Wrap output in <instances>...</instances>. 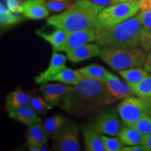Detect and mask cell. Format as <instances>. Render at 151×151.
<instances>
[{
    "instance_id": "8",
    "label": "cell",
    "mask_w": 151,
    "mask_h": 151,
    "mask_svg": "<svg viewBox=\"0 0 151 151\" xmlns=\"http://www.w3.org/2000/svg\"><path fill=\"white\" fill-rule=\"evenodd\" d=\"M118 115L113 109L101 113L96 119L92 127L100 134L118 136L122 129Z\"/></svg>"
},
{
    "instance_id": "29",
    "label": "cell",
    "mask_w": 151,
    "mask_h": 151,
    "mask_svg": "<svg viewBox=\"0 0 151 151\" xmlns=\"http://www.w3.org/2000/svg\"><path fill=\"white\" fill-rule=\"evenodd\" d=\"M30 105L35 109L36 112L42 115H45L48 109L52 108L48 104L46 100L43 99V97H41L39 96L32 97Z\"/></svg>"
},
{
    "instance_id": "39",
    "label": "cell",
    "mask_w": 151,
    "mask_h": 151,
    "mask_svg": "<svg viewBox=\"0 0 151 151\" xmlns=\"http://www.w3.org/2000/svg\"><path fill=\"white\" fill-rule=\"evenodd\" d=\"M139 0H116V2L120 3V2H139Z\"/></svg>"
},
{
    "instance_id": "7",
    "label": "cell",
    "mask_w": 151,
    "mask_h": 151,
    "mask_svg": "<svg viewBox=\"0 0 151 151\" xmlns=\"http://www.w3.org/2000/svg\"><path fill=\"white\" fill-rule=\"evenodd\" d=\"M53 139L54 146L57 150H80L79 130L74 124L65 123Z\"/></svg>"
},
{
    "instance_id": "34",
    "label": "cell",
    "mask_w": 151,
    "mask_h": 151,
    "mask_svg": "<svg viewBox=\"0 0 151 151\" xmlns=\"http://www.w3.org/2000/svg\"><path fill=\"white\" fill-rule=\"evenodd\" d=\"M122 151H146V149L143 145H135L123 146Z\"/></svg>"
},
{
    "instance_id": "31",
    "label": "cell",
    "mask_w": 151,
    "mask_h": 151,
    "mask_svg": "<svg viewBox=\"0 0 151 151\" xmlns=\"http://www.w3.org/2000/svg\"><path fill=\"white\" fill-rule=\"evenodd\" d=\"M140 46L146 52H151V29L143 28L141 33Z\"/></svg>"
},
{
    "instance_id": "19",
    "label": "cell",
    "mask_w": 151,
    "mask_h": 151,
    "mask_svg": "<svg viewBox=\"0 0 151 151\" xmlns=\"http://www.w3.org/2000/svg\"><path fill=\"white\" fill-rule=\"evenodd\" d=\"M68 33L65 30L56 27V29L51 33H46L41 30H37L36 34L51 44L55 50L60 51L64 43H65L68 36Z\"/></svg>"
},
{
    "instance_id": "33",
    "label": "cell",
    "mask_w": 151,
    "mask_h": 151,
    "mask_svg": "<svg viewBox=\"0 0 151 151\" xmlns=\"http://www.w3.org/2000/svg\"><path fill=\"white\" fill-rule=\"evenodd\" d=\"M138 16L142 22L143 27L151 29V10L141 11Z\"/></svg>"
},
{
    "instance_id": "13",
    "label": "cell",
    "mask_w": 151,
    "mask_h": 151,
    "mask_svg": "<svg viewBox=\"0 0 151 151\" xmlns=\"http://www.w3.org/2000/svg\"><path fill=\"white\" fill-rule=\"evenodd\" d=\"M105 84L109 92L116 101L131 97L134 94L131 86L113 73L106 81Z\"/></svg>"
},
{
    "instance_id": "22",
    "label": "cell",
    "mask_w": 151,
    "mask_h": 151,
    "mask_svg": "<svg viewBox=\"0 0 151 151\" xmlns=\"http://www.w3.org/2000/svg\"><path fill=\"white\" fill-rule=\"evenodd\" d=\"M84 77L79 70H73L69 68H65L60 71L58 74L54 76L50 81H58L67 85L76 86L83 79Z\"/></svg>"
},
{
    "instance_id": "32",
    "label": "cell",
    "mask_w": 151,
    "mask_h": 151,
    "mask_svg": "<svg viewBox=\"0 0 151 151\" xmlns=\"http://www.w3.org/2000/svg\"><path fill=\"white\" fill-rule=\"evenodd\" d=\"M8 9L13 13L22 14V0H6Z\"/></svg>"
},
{
    "instance_id": "3",
    "label": "cell",
    "mask_w": 151,
    "mask_h": 151,
    "mask_svg": "<svg viewBox=\"0 0 151 151\" xmlns=\"http://www.w3.org/2000/svg\"><path fill=\"white\" fill-rule=\"evenodd\" d=\"M143 28L139 16L112 26H102L97 30V42L101 47L131 48L140 46Z\"/></svg>"
},
{
    "instance_id": "27",
    "label": "cell",
    "mask_w": 151,
    "mask_h": 151,
    "mask_svg": "<svg viewBox=\"0 0 151 151\" xmlns=\"http://www.w3.org/2000/svg\"><path fill=\"white\" fill-rule=\"evenodd\" d=\"M131 127L135 128L142 134L147 136L151 134V115L147 114L137 120Z\"/></svg>"
},
{
    "instance_id": "20",
    "label": "cell",
    "mask_w": 151,
    "mask_h": 151,
    "mask_svg": "<svg viewBox=\"0 0 151 151\" xmlns=\"http://www.w3.org/2000/svg\"><path fill=\"white\" fill-rule=\"evenodd\" d=\"M118 137L123 144L126 146L142 145L145 139V136L140 132L128 125H125V127L122 128Z\"/></svg>"
},
{
    "instance_id": "11",
    "label": "cell",
    "mask_w": 151,
    "mask_h": 151,
    "mask_svg": "<svg viewBox=\"0 0 151 151\" xmlns=\"http://www.w3.org/2000/svg\"><path fill=\"white\" fill-rule=\"evenodd\" d=\"M96 40H97L96 29H86L69 32L67 40L62 47L60 51H65L67 52L73 48L92 41H96Z\"/></svg>"
},
{
    "instance_id": "25",
    "label": "cell",
    "mask_w": 151,
    "mask_h": 151,
    "mask_svg": "<svg viewBox=\"0 0 151 151\" xmlns=\"http://www.w3.org/2000/svg\"><path fill=\"white\" fill-rule=\"evenodd\" d=\"M134 94L143 99H151V76L146 78L139 83L131 86Z\"/></svg>"
},
{
    "instance_id": "1",
    "label": "cell",
    "mask_w": 151,
    "mask_h": 151,
    "mask_svg": "<svg viewBox=\"0 0 151 151\" xmlns=\"http://www.w3.org/2000/svg\"><path fill=\"white\" fill-rule=\"evenodd\" d=\"M116 101L109 92L104 82L83 78L73 87L72 91L66 98L62 107L72 114L82 115Z\"/></svg>"
},
{
    "instance_id": "9",
    "label": "cell",
    "mask_w": 151,
    "mask_h": 151,
    "mask_svg": "<svg viewBox=\"0 0 151 151\" xmlns=\"http://www.w3.org/2000/svg\"><path fill=\"white\" fill-rule=\"evenodd\" d=\"M72 90L73 87L65 85L48 84L46 83L40 88L43 98L52 107L62 104Z\"/></svg>"
},
{
    "instance_id": "36",
    "label": "cell",
    "mask_w": 151,
    "mask_h": 151,
    "mask_svg": "<svg viewBox=\"0 0 151 151\" xmlns=\"http://www.w3.org/2000/svg\"><path fill=\"white\" fill-rule=\"evenodd\" d=\"M139 4L141 11L151 10V0H139Z\"/></svg>"
},
{
    "instance_id": "38",
    "label": "cell",
    "mask_w": 151,
    "mask_h": 151,
    "mask_svg": "<svg viewBox=\"0 0 151 151\" xmlns=\"http://www.w3.org/2000/svg\"><path fill=\"white\" fill-rule=\"evenodd\" d=\"M143 67H144V69H146L147 71L151 73V52H148V53H147L146 60L144 65H143Z\"/></svg>"
},
{
    "instance_id": "37",
    "label": "cell",
    "mask_w": 151,
    "mask_h": 151,
    "mask_svg": "<svg viewBox=\"0 0 151 151\" xmlns=\"http://www.w3.org/2000/svg\"><path fill=\"white\" fill-rule=\"evenodd\" d=\"M142 145L146 148V151H151V134L145 136L144 141Z\"/></svg>"
},
{
    "instance_id": "17",
    "label": "cell",
    "mask_w": 151,
    "mask_h": 151,
    "mask_svg": "<svg viewBox=\"0 0 151 151\" xmlns=\"http://www.w3.org/2000/svg\"><path fill=\"white\" fill-rule=\"evenodd\" d=\"M83 134L86 146L88 151H106L104 145L99 133L93 127H86L83 130Z\"/></svg>"
},
{
    "instance_id": "5",
    "label": "cell",
    "mask_w": 151,
    "mask_h": 151,
    "mask_svg": "<svg viewBox=\"0 0 151 151\" xmlns=\"http://www.w3.org/2000/svg\"><path fill=\"white\" fill-rule=\"evenodd\" d=\"M140 10L139 2H120L105 7L98 16L103 26L116 25L132 18Z\"/></svg>"
},
{
    "instance_id": "35",
    "label": "cell",
    "mask_w": 151,
    "mask_h": 151,
    "mask_svg": "<svg viewBox=\"0 0 151 151\" xmlns=\"http://www.w3.org/2000/svg\"><path fill=\"white\" fill-rule=\"evenodd\" d=\"M90 1L96 4L102 6L104 7L116 4V0H90Z\"/></svg>"
},
{
    "instance_id": "26",
    "label": "cell",
    "mask_w": 151,
    "mask_h": 151,
    "mask_svg": "<svg viewBox=\"0 0 151 151\" xmlns=\"http://www.w3.org/2000/svg\"><path fill=\"white\" fill-rule=\"evenodd\" d=\"M21 17L17 13H13L2 2L0 5V23L1 26L15 24L20 21Z\"/></svg>"
},
{
    "instance_id": "24",
    "label": "cell",
    "mask_w": 151,
    "mask_h": 151,
    "mask_svg": "<svg viewBox=\"0 0 151 151\" xmlns=\"http://www.w3.org/2000/svg\"><path fill=\"white\" fill-rule=\"evenodd\" d=\"M65 123L63 117L55 116L46 118L43 122V127L49 137H54Z\"/></svg>"
},
{
    "instance_id": "10",
    "label": "cell",
    "mask_w": 151,
    "mask_h": 151,
    "mask_svg": "<svg viewBox=\"0 0 151 151\" xmlns=\"http://www.w3.org/2000/svg\"><path fill=\"white\" fill-rule=\"evenodd\" d=\"M67 58V57L64 55L63 54L58 53L57 50L54 49L48 67L46 69V71L41 73L35 78L36 83L43 84L46 83L47 81H50V78H52L54 76L58 74L60 71L67 68V66H66Z\"/></svg>"
},
{
    "instance_id": "16",
    "label": "cell",
    "mask_w": 151,
    "mask_h": 151,
    "mask_svg": "<svg viewBox=\"0 0 151 151\" xmlns=\"http://www.w3.org/2000/svg\"><path fill=\"white\" fill-rule=\"evenodd\" d=\"M49 136L45 131L43 125L39 122L29 125L26 134V142L29 146H37L41 148L46 144Z\"/></svg>"
},
{
    "instance_id": "4",
    "label": "cell",
    "mask_w": 151,
    "mask_h": 151,
    "mask_svg": "<svg viewBox=\"0 0 151 151\" xmlns=\"http://www.w3.org/2000/svg\"><path fill=\"white\" fill-rule=\"evenodd\" d=\"M99 57L115 71L144 65L147 54L143 48H118L101 47Z\"/></svg>"
},
{
    "instance_id": "2",
    "label": "cell",
    "mask_w": 151,
    "mask_h": 151,
    "mask_svg": "<svg viewBox=\"0 0 151 151\" xmlns=\"http://www.w3.org/2000/svg\"><path fill=\"white\" fill-rule=\"evenodd\" d=\"M104 8L105 7L90 0H77L61 14L50 16L47 22L67 32L86 29L97 30L103 26L98 20V16Z\"/></svg>"
},
{
    "instance_id": "15",
    "label": "cell",
    "mask_w": 151,
    "mask_h": 151,
    "mask_svg": "<svg viewBox=\"0 0 151 151\" xmlns=\"http://www.w3.org/2000/svg\"><path fill=\"white\" fill-rule=\"evenodd\" d=\"M9 117L28 126L41 122V118L38 116L37 113L30 104L9 111Z\"/></svg>"
},
{
    "instance_id": "14",
    "label": "cell",
    "mask_w": 151,
    "mask_h": 151,
    "mask_svg": "<svg viewBox=\"0 0 151 151\" xmlns=\"http://www.w3.org/2000/svg\"><path fill=\"white\" fill-rule=\"evenodd\" d=\"M22 8V14L31 20H41L49 15L46 0H25Z\"/></svg>"
},
{
    "instance_id": "12",
    "label": "cell",
    "mask_w": 151,
    "mask_h": 151,
    "mask_svg": "<svg viewBox=\"0 0 151 151\" xmlns=\"http://www.w3.org/2000/svg\"><path fill=\"white\" fill-rule=\"evenodd\" d=\"M101 46L98 43H86L67 52V59L73 63L88 60L92 57L99 56Z\"/></svg>"
},
{
    "instance_id": "6",
    "label": "cell",
    "mask_w": 151,
    "mask_h": 151,
    "mask_svg": "<svg viewBox=\"0 0 151 151\" xmlns=\"http://www.w3.org/2000/svg\"><path fill=\"white\" fill-rule=\"evenodd\" d=\"M117 111L125 125L131 126L147 114L151 115V104L143 98L129 97L119 104Z\"/></svg>"
},
{
    "instance_id": "30",
    "label": "cell",
    "mask_w": 151,
    "mask_h": 151,
    "mask_svg": "<svg viewBox=\"0 0 151 151\" xmlns=\"http://www.w3.org/2000/svg\"><path fill=\"white\" fill-rule=\"evenodd\" d=\"M71 0H48L47 7L50 12H60L69 7Z\"/></svg>"
},
{
    "instance_id": "18",
    "label": "cell",
    "mask_w": 151,
    "mask_h": 151,
    "mask_svg": "<svg viewBox=\"0 0 151 151\" xmlns=\"http://www.w3.org/2000/svg\"><path fill=\"white\" fill-rule=\"evenodd\" d=\"M32 97L20 89L17 88L14 91L9 92L6 97V109L11 111L24 105L30 104Z\"/></svg>"
},
{
    "instance_id": "21",
    "label": "cell",
    "mask_w": 151,
    "mask_h": 151,
    "mask_svg": "<svg viewBox=\"0 0 151 151\" xmlns=\"http://www.w3.org/2000/svg\"><path fill=\"white\" fill-rule=\"evenodd\" d=\"M78 70L84 78L94 79V80L102 81L104 83L108 80L112 73L109 72L102 66L96 65V64L86 66Z\"/></svg>"
},
{
    "instance_id": "28",
    "label": "cell",
    "mask_w": 151,
    "mask_h": 151,
    "mask_svg": "<svg viewBox=\"0 0 151 151\" xmlns=\"http://www.w3.org/2000/svg\"><path fill=\"white\" fill-rule=\"evenodd\" d=\"M101 137L104 145L106 151H122L124 144L119 137H109L104 134L101 135Z\"/></svg>"
},
{
    "instance_id": "23",
    "label": "cell",
    "mask_w": 151,
    "mask_h": 151,
    "mask_svg": "<svg viewBox=\"0 0 151 151\" xmlns=\"http://www.w3.org/2000/svg\"><path fill=\"white\" fill-rule=\"evenodd\" d=\"M119 73L130 86L139 83L149 76L148 71L140 67L120 70L119 71Z\"/></svg>"
}]
</instances>
